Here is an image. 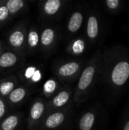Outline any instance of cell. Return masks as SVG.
<instances>
[{"label": "cell", "mask_w": 129, "mask_h": 130, "mask_svg": "<svg viewBox=\"0 0 129 130\" xmlns=\"http://www.w3.org/2000/svg\"><path fill=\"white\" fill-rule=\"evenodd\" d=\"M100 84L106 101L117 103L129 83V59L109 58L101 64Z\"/></svg>", "instance_id": "1"}, {"label": "cell", "mask_w": 129, "mask_h": 130, "mask_svg": "<svg viewBox=\"0 0 129 130\" xmlns=\"http://www.w3.org/2000/svg\"><path fill=\"white\" fill-rule=\"evenodd\" d=\"M101 62L96 58L92 59L81 71L73 93V101L75 104L87 101L96 86L100 81Z\"/></svg>", "instance_id": "2"}, {"label": "cell", "mask_w": 129, "mask_h": 130, "mask_svg": "<svg viewBox=\"0 0 129 130\" xmlns=\"http://www.w3.org/2000/svg\"><path fill=\"white\" fill-rule=\"evenodd\" d=\"M104 110L101 104H97L81 116L78 128V130H97L103 118Z\"/></svg>", "instance_id": "3"}, {"label": "cell", "mask_w": 129, "mask_h": 130, "mask_svg": "<svg viewBox=\"0 0 129 130\" xmlns=\"http://www.w3.org/2000/svg\"><path fill=\"white\" fill-rule=\"evenodd\" d=\"M47 100L43 98H37L32 102L27 117V130H36L42 123L46 115Z\"/></svg>", "instance_id": "4"}, {"label": "cell", "mask_w": 129, "mask_h": 130, "mask_svg": "<svg viewBox=\"0 0 129 130\" xmlns=\"http://www.w3.org/2000/svg\"><path fill=\"white\" fill-rule=\"evenodd\" d=\"M82 71V65L79 62H67L59 66L55 72L60 82H72L76 81Z\"/></svg>", "instance_id": "5"}, {"label": "cell", "mask_w": 129, "mask_h": 130, "mask_svg": "<svg viewBox=\"0 0 129 130\" xmlns=\"http://www.w3.org/2000/svg\"><path fill=\"white\" fill-rule=\"evenodd\" d=\"M69 110L68 107L46 113L38 130H56L62 127L68 120Z\"/></svg>", "instance_id": "6"}, {"label": "cell", "mask_w": 129, "mask_h": 130, "mask_svg": "<svg viewBox=\"0 0 129 130\" xmlns=\"http://www.w3.org/2000/svg\"><path fill=\"white\" fill-rule=\"evenodd\" d=\"M73 100V92L70 87L59 88L58 92L46 103V113L66 108Z\"/></svg>", "instance_id": "7"}, {"label": "cell", "mask_w": 129, "mask_h": 130, "mask_svg": "<svg viewBox=\"0 0 129 130\" xmlns=\"http://www.w3.org/2000/svg\"><path fill=\"white\" fill-rule=\"evenodd\" d=\"M21 80L30 85H36L43 80V71L35 66H29L20 72Z\"/></svg>", "instance_id": "8"}, {"label": "cell", "mask_w": 129, "mask_h": 130, "mask_svg": "<svg viewBox=\"0 0 129 130\" xmlns=\"http://www.w3.org/2000/svg\"><path fill=\"white\" fill-rule=\"evenodd\" d=\"M29 95L28 89L24 86L17 85L5 98L8 106H17L21 104Z\"/></svg>", "instance_id": "9"}, {"label": "cell", "mask_w": 129, "mask_h": 130, "mask_svg": "<svg viewBox=\"0 0 129 130\" xmlns=\"http://www.w3.org/2000/svg\"><path fill=\"white\" fill-rule=\"evenodd\" d=\"M59 82L56 77H51L48 78L43 85L42 93L44 98L49 100L59 90Z\"/></svg>", "instance_id": "10"}, {"label": "cell", "mask_w": 129, "mask_h": 130, "mask_svg": "<svg viewBox=\"0 0 129 130\" xmlns=\"http://www.w3.org/2000/svg\"><path fill=\"white\" fill-rule=\"evenodd\" d=\"M18 81L15 76L0 78V96L6 98L7 96L17 86Z\"/></svg>", "instance_id": "11"}, {"label": "cell", "mask_w": 129, "mask_h": 130, "mask_svg": "<svg viewBox=\"0 0 129 130\" xmlns=\"http://www.w3.org/2000/svg\"><path fill=\"white\" fill-rule=\"evenodd\" d=\"M21 116L19 113H13L5 117L0 120V130H16L21 124Z\"/></svg>", "instance_id": "12"}, {"label": "cell", "mask_w": 129, "mask_h": 130, "mask_svg": "<svg viewBox=\"0 0 129 130\" xmlns=\"http://www.w3.org/2000/svg\"><path fill=\"white\" fill-rule=\"evenodd\" d=\"M18 61L17 56L13 52H5L0 56V69H8L16 65Z\"/></svg>", "instance_id": "13"}, {"label": "cell", "mask_w": 129, "mask_h": 130, "mask_svg": "<svg viewBox=\"0 0 129 130\" xmlns=\"http://www.w3.org/2000/svg\"><path fill=\"white\" fill-rule=\"evenodd\" d=\"M24 33L21 30H17L11 34L8 38V42L12 47L15 49H20L22 47L24 43Z\"/></svg>", "instance_id": "14"}, {"label": "cell", "mask_w": 129, "mask_h": 130, "mask_svg": "<svg viewBox=\"0 0 129 130\" xmlns=\"http://www.w3.org/2000/svg\"><path fill=\"white\" fill-rule=\"evenodd\" d=\"M82 22H83V15L81 14V13L78 11L75 12L69 19L68 24V30L72 33L78 31L81 27Z\"/></svg>", "instance_id": "15"}, {"label": "cell", "mask_w": 129, "mask_h": 130, "mask_svg": "<svg viewBox=\"0 0 129 130\" xmlns=\"http://www.w3.org/2000/svg\"><path fill=\"white\" fill-rule=\"evenodd\" d=\"M55 39V32L51 28L45 29L40 36V43L43 47H49Z\"/></svg>", "instance_id": "16"}, {"label": "cell", "mask_w": 129, "mask_h": 130, "mask_svg": "<svg viewBox=\"0 0 129 130\" xmlns=\"http://www.w3.org/2000/svg\"><path fill=\"white\" fill-rule=\"evenodd\" d=\"M99 27L97 18L94 16H90L87 21V34L90 39H95L98 35Z\"/></svg>", "instance_id": "17"}, {"label": "cell", "mask_w": 129, "mask_h": 130, "mask_svg": "<svg viewBox=\"0 0 129 130\" xmlns=\"http://www.w3.org/2000/svg\"><path fill=\"white\" fill-rule=\"evenodd\" d=\"M61 7L60 0H46L44 4L43 9L46 14L53 15L55 14Z\"/></svg>", "instance_id": "18"}, {"label": "cell", "mask_w": 129, "mask_h": 130, "mask_svg": "<svg viewBox=\"0 0 129 130\" xmlns=\"http://www.w3.org/2000/svg\"><path fill=\"white\" fill-rule=\"evenodd\" d=\"M85 49V43L81 39H78L75 40L69 48V52L75 56L81 55L84 53Z\"/></svg>", "instance_id": "19"}, {"label": "cell", "mask_w": 129, "mask_h": 130, "mask_svg": "<svg viewBox=\"0 0 129 130\" xmlns=\"http://www.w3.org/2000/svg\"><path fill=\"white\" fill-rule=\"evenodd\" d=\"M24 2L23 0H8L6 4V7L9 11V14H15L19 11L24 7Z\"/></svg>", "instance_id": "20"}, {"label": "cell", "mask_w": 129, "mask_h": 130, "mask_svg": "<svg viewBox=\"0 0 129 130\" xmlns=\"http://www.w3.org/2000/svg\"><path fill=\"white\" fill-rule=\"evenodd\" d=\"M117 130H129V103L122 112Z\"/></svg>", "instance_id": "21"}, {"label": "cell", "mask_w": 129, "mask_h": 130, "mask_svg": "<svg viewBox=\"0 0 129 130\" xmlns=\"http://www.w3.org/2000/svg\"><path fill=\"white\" fill-rule=\"evenodd\" d=\"M40 43L39 34L35 30H30L27 35V43L30 49L36 48Z\"/></svg>", "instance_id": "22"}, {"label": "cell", "mask_w": 129, "mask_h": 130, "mask_svg": "<svg viewBox=\"0 0 129 130\" xmlns=\"http://www.w3.org/2000/svg\"><path fill=\"white\" fill-rule=\"evenodd\" d=\"M8 104L5 98L0 96V120H2L8 113Z\"/></svg>", "instance_id": "23"}, {"label": "cell", "mask_w": 129, "mask_h": 130, "mask_svg": "<svg viewBox=\"0 0 129 130\" xmlns=\"http://www.w3.org/2000/svg\"><path fill=\"white\" fill-rule=\"evenodd\" d=\"M9 15V11L5 5L0 6V21H5L8 18Z\"/></svg>", "instance_id": "24"}, {"label": "cell", "mask_w": 129, "mask_h": 130, "mask_svg": "<svg viewBox=\"0 0 129 130\" xmlns=\"http://www.w3.org/2000/svg\"><path fill=\"white\" fill-rule=\"evenodd\" d=\"M119 0H106V4L107 6L110 9H116L119 6Z\"/></svg>", "instance_id": "25"}, {"label": "cell", "mask_w": 129, "mask_h": 130, "mask_svg": "<svg viewBox=\"0 0 129 130\" xmlns=\"http://www.w3.org/2000/svg\"><path fill=\"white\" fill-rule=\"evenodd\" d=\"M1 48H2V45H1V41H0V56H1V54H2V52H1V51H2V49H1Z\"/></svg>", "instance_id": "26"}]
</instances>
